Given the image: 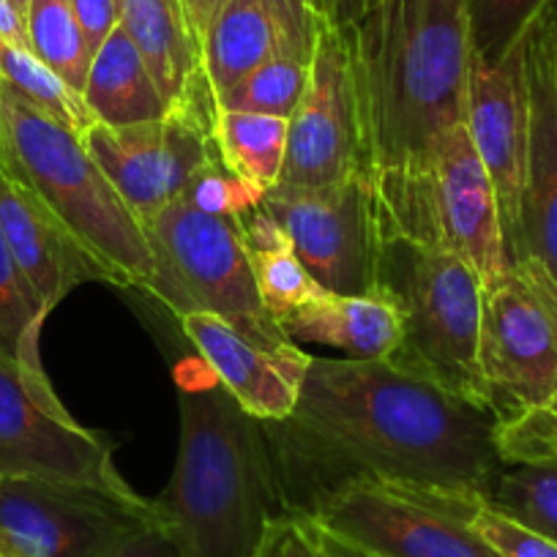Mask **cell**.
I'll list each match as a JSON object with an SVG mask.
<instances>
[{
	"label": "cell",
	"mask_w": 557,
	"mask_h": 557,
	"mask_svg": "<svg viewBox=\"0 0 557 557\" xmlns=\"http://www.w3.org/2000/svg\"><path fill=\"white\" fill-rule=\"evenodd\" d=\"M45 320L47 314L36 304L0 233V350L28 367H45L39 350Z\"/></svg>",
	"instance_id": "27"
},
{
	"label": "cell",
	"mask_w": 557,
	"mask_h": 557,
	"mask_svg": "<svg viewBox=\"0 0 557 557\" xmlns=\"http://www.w3.org/2000/svg\"><path fill=\"white\" fill-rule=\"evenodd\" d=\"M72 9L90 58H94L121 25L117 0H72Z\"/></svg>",
	"instance_id": "34"
},
{
	"label": "cell",
	"mask_w": 557,
	"mask_h": 557,
	"mask_svg": "<svg viewBox=\"0 0 557 557\" xmlns=\"http://www.w3.org/2000/svg\"><path fill=\"white\" fill-rule=\"evenodd\" d=\"M486 503L513 522L557 541V457L506 465Z\"/></svg>",
	"instance_id": "25"
},
{
	"label": "cell",
	"mask_w": 557,
	"mask_h": 557,
	"mask_svg": "<svg viewBox=\"0 0 557 557\" xmlns=\"http://www.w3.org/2000/svg\"><path fill=\"white\" fill-rule=\"evenodd\" d=\"M262 435L298 517L352 481L490 497L506 468L492 412L388 361L312 356L296 410Z\"/></svg>",
	"instance_id": "1"
},
{
	"label": "cell",
	"mask_w": 557,
	"mask_h": 557,
	"mask_svg": "<svg viewBox=\"0 0 557 557\" xmlns=\"http://www.w3.org/2000/svg\"><path fill=\"white\" fill-rule=\"evenodd\" d=\"M519 52L528 88L522 251L557 278V0L530 20Z\"/></svg>",
	"instance_id": "16"
},
{
	"label": "cell",
	"mask_w": 557,
	"mask_h": 557,
	"mask_svg": "<svg viewBox=\"0 0 557 557\" xmlns=\"http://www.w3.org/2000/svg\"><path fill=\"white\" fill-rule=\"evenodd\" d=\"M224 3H227V0H184L186 14H189L191 20V28H195V34L200 36V45H202V34H206L211 20L216 17V12L224 7Z\"/></svg>",
	"instance_id": "38"
},
{
	"label": "cell",
	"mask_w": 557,
	"mask_h": 557,
	"mask_svg": "<svg viewBox=\"0 0 557 557\" xmlns=\"http://www.w3.org/2000/svg\"><path fill=\"white\" fill-rule=\"evenodd\" d=\"M0 233L47 318L79 285L88 282L115 285V276L69 230V224L3 170H0Z\"/></svg>",
	"instance_id": "19"
},
{
	"label": "cell",
	"mask_w": 557,
	"mask_h": 557,
	"mask_svg": "<svg viewBox=\"0 0 557 557\" xmlns=\"http://www.w3.org/2000/svg\"><path fill=\"white\" fill-rule=\"evenodd\" d=\"M9 3H12V7L17 9V12L25 17V12H28V3H30V0H9Z\"/></svg>",
	"instance_id": "39"
},
{
	"label": "cell",
	"mask_w": 557,
	"mask_h": 557,
	"mask_svg": "<svg viewBox=\"0 0 557 557\" xmlns=\"http://www.w3.org/2000/svg\"><path fill=\"white\" fill-rule=\"evenodd\" d=\"M251 557H329L314 535L312 519L298 513H276L265 524L260 544Z\"/></svg>",
	"instance_id": "32"
},
{
	"label": "cell",
	"mask_w": 557,
	"mask_h": 557,
	"mask_svg": "<svg viewBox=\"0 0 557 557\" xmlns=\"http://www.w3.org/2000/svg\"><path fill=\"white\" fill-rule=\"evenodd\" d=\"M66 481L143 500L115 465V443L66 410L45 367L0 350V479Z\"/></svg>",
	"instance_id": "8"
},
{
	"label": "cell",
	"mask_w": 557,
	"mask_h": 557,
	"mask_svg": "<svg viewBox=\"0 0 557 557\" xmlns=\"http://www.w3.org/2000/svg\"><path fill=\"white\" fill-rule=\"evenodd\" d=\"M238 208L240 202L233 208L206 206L189 191L143 222L157 268L146 293L175 318L211 312L255 345L276 350L293 342L262 307Z\"/></svg>",
	"instance_id": "5"
},
{
	"label": "cell",
	"mask_w": 557,
	"mask_h": 557,
	"mask_svg": "<svg viewBox=\"0 0 557 557\" xmlns=\"http://www.w3.org/2000/svg\"><path fill=\"white\" fill-rule=\"evenodd\" d=\"M96 557H181V552L178 546H175V541L170 539L162 519L153 513L151 519L139 522L137 528H132L128 533H123L121 539L112 541V544L107 546V549H101Z\"/></svg>",
	"instance_id": "33"
},
{
	"label": "cell",
	"mask_w": 557,
	"mask_h": 557,
	"mask_svg": "<svg viewBox=\"0 0 557 557\" xmlns=\"http://www.w3.org/2000/svg\"><path fill=\"white\" fill-rule=\"evenodd\" d=\"M178 329L213 377L257 421H282L296 410L312 356L298 345H255L211 312L181 314Z\"/></svg>",
	"instance_id": "17"
},
{
	"label": "cell",
	"mask_w": 557,
	"mask_h": 557,
	"mask_svg": "<svg viewBox=\"0 0 557 557\" xmlns=\"http://www.w3.org/2000/svg\"><path fill=\"white\" fill-rule=\"evenodd\" d=\"M486 497L352 481L309 519L383 557H500L470 524Z\"/></svg>",
	"instance_id": "11"
},
{
	"label": "cell",
	"mask_w": 557,
	"mask_h": 557,
	"mask_svg": "<svg viewBox=\"0 0 557 557\" xmlns=\"http://www.w3.org/2000/svg\"><path fill=\"white\" fill-rule=\"evenodd\" d=\"M260 202L320 287L339 296L383 293L388 238L367 175L318 189L276 184Z\"/></svg>",
	"instance_id": "9"
},
{
	"label": "cell",
	"mask_w": 557,
	"mask_h": 557,
	"mask_svg": "<svg viewBox=\"0 0 557 557\" xmlns=\"http://www.w3.org/2000/svg\"><path fill=\"white\" fill-rule=\"evenodd\" d=\"M83 104L90 123H104V126L148 123L170 110L157 79L151 77L146 61L121 25L90 61Z\"/></svg>",
	"instance_id": "22"
},
{
	"label": "cell",
	"mask_w": 557,
	"mask_h": 557,
	"mask_svg": "<svg viewBox=\"0 0 557 557\" xmlns=\"http://www.w3.org/2000/svg\"><path fill=\"white\" fill-rule=\"evenodd\" d=\"M312 58H278L265 63L235 88L213 96L216 110L257 112V115L290 117L309 83Z\"/></svg>",
	"instance_id": "26"
},
{
	"label": "cell",
	"mask_w": 557,
	"mask_h": 557,
	"mask_svg": "<svg viewBox=\"0 0 557 557\" xmlns=\"http://www.w3.org/2000/svg\"><path fill=\"white\" fill-rule=\"evenodd\" d=\"M544 3L546 0H468L473 55L486 63L506 58Z\"/></svg>",
	"instance_id": "29"
},
{
	"label": "cell",
	"mask_w": 557,
	"mask_h": 557,
	"mask_svg": "<svg viewBox=\"0 0 557 557\" xmlns=\"http://www.w3.org/2000/svg\"><path fill=\"white\" fill-rule=\"evenodd\" d=\"M293 345H325L358 361H388L401 339V314L388 293L339 296L320 290L278 323Z\"/></svg>",
	"instance_id": "20"
},
{
	"label": "cell",
	"mask_w": 557,
	"mask_h": 557,
	"mask_svg": "<svg viewBox=\"0 0 557 557\" xmlns=\"http://www.w3.org/2000/svg\"><path fill=\"white\" fill-rule=\"evenodd\" d=\"M121 28L137 47L170 107L213 96L202 69L200 36L184 0H117Z\"/></svg>",
	"instance_id": "21"
},
{
	"label": "cell",
	"mask_w": 557,
	"mask_h": 557,
	"mask_svg": "<svg viewBox=\"0 0 557 557\" xmlns=\"http://www.w3.org/2000/svg\"><path fill=\"white\" fill-rule=\"evenodd\" d=\"M312 7L325 25L347 30L361 23L377 7V0H312Z\"/></svg>",
	"instance_id": "35"
},
{
	"label": "cell",
	"mask_w": 557,
	"mask_h": 557,
	"mask_svg": "<svg viewBox=\"0 0 557 557\" xmlns=\"http://www.w3.org/2000/svg\"><path fill=\"white\" fill-rule=\"evenodd\" d=\"M213 96L175 104L134 126L90 123L83 143L128 211L148 222L222 164L213 143Z\"/></svg>",
	"instance_id": "10"
},
{
	"label": "cell",
	"mask_w": 557,
	"mask_h": 557,
	"mask_svg": "<svg viewBox=\"0 0 557 557\" xmlns=\"http://www.w3.org/2000/svg\"><path fill=\"white\" fill-rule=\"evenodd\" d=\"M312 0H227L202 34V69L219 96L278 58H312L320 30Z\"/></svg>",
	"instance_id": "18"
},
{
	"label": "cell",
	"mask_w": 557,
	"mask_h": 557,
	"mask_svg": "<svg viewBox=\"0 0 557 557\" xmlns=\"http://www.w3.org/2000/svg\"><path fill=\"white\" fill-rule=\"evenodd\" d=\"M0 39L17 47L28 45V30H25V17L9 0H0Z\"/></svg>",
	"instance_id": "37"
},
{
	"label": "cell",
	"mask_w": 557,
	"mask_h": 557,
	"mask_svg": "<svg viewBox=\"0 0 557 557\" xmlns=\"http://www.w3.org/2000/svg\"><path fill=\"white\" fill-rule=\"evenodd\" d=\"M312 528H314V535H318L320 546L325 549V555L329 557H383L377 555V552H372L369 546H361L356 544V541L345 539V535L334 533V530L323 528V524H318L312 519Z\"/></svg>",
	"instance_id": "36"
},
{
	"label": "cell",
	"mask_w": 557,
	"mask_h": 557,
	"mask_svg": "<svg viewBox=\"0 0 557 557\" xmlns=\"http://www.w3.org/2000/svg\"><path fill=\"white\" fill-rule=\"evenodd\" d=\"M363 175L361 121L345 30L320 23L309 83L290 115L278 184L318 189Z\"/></svg>",
	"instance_id": "14"
},
{
	"label": "cell",
	"mask_w": 557,
	"mask_h": 557,
	"mask_svg": "<svg viewBox=\"0 0 557 557\" xmlns=\"http://www.w3.org/2000/svg\"><path fill=\"white\" fill-rule=\"evenodd\" d=\"M391 240H416L468 262L481 285H497L511 268L492 181L465 123L443 134L424 181Z\"/></svg>",
	"instance_id": "12"
},
{
	"label": "cell",
	"mask_w": 557,
	"mask_h": 557,
	"mask_svg": "<svg viewBox=\"0 0 557 557\" xmlns=\"http://www.w3.org/2000/svg\"><path fill=\"white\" fill-rule=\"evenodd\" d=\"M25 30H28L30 52L83 99L94 58L74 17L72 0H30L25 12Z\"/></svg>",
	"instance_id": "24"
},
{
	"label": "cell",
	"mask_w": 557,
	"mask_h": 557,
	"mask_svg": "<svg viewBox=\"0 0 557 557\" xmlns=\"http://www.w3.org/2000/svg\"><path fill=\"white\" fill-rule=\"evenodd\" d=\"M479 374L497 426L539 410L557 391V278L533 257L484 290Z\"/></svg>",
	"instance_id": "7"
},
{
	"label": "cell",
	"mask_w": 557,
	"mask_h": 557,
	"mask_svg": "<svg viewBox=\"0 0 557 557\" xmlns=\"http://www.w3.org/2000/svg\"><path fill=\"white\" fill-rule=\"evenodd\" d=\"M290 117L257 115V112H213V143L224 170L262 197L282 178L287 159Z\"/></svg>",
	"instance_id": "23"
},
{
	"label": "cell",
	"mask_w": 557,
	"mask_h": 557,
	"mask_svg": "<svg viewBox=\"0 0 557 557\" xmlns=\"http://www.w3.org/2000/svg\"><path fill=\"white\" fill-rule=\"evenodd\" d=\"M153 503L66 481L0 479V557H96L153 517Z\"/></svg>",
	"instance_id": "13"
},
{
	"label": "cell",
	"mask_w": 557,
	"mask_h": 557,
	"mask_svg": "<svg viewBox=\"0 0 557 557\" xmlns=\"http://www.w3.org/2000/svg\"><path fill=\"white\" fill-rule=\"evenodd\" d=\"M175 383L178 459L153 511L181 557H251L271 517L285 511L262 421L202 361L181 363Z\"/></svg>",
	"instance_id": "3"
},
{
	"label": "cell",
	"mask_w": 557,
	"mask_h": 557,
	"mask_svg": "<svg viewBox=\"0 0 557 557\" xmlns=\"http://www.w3.org/2000/svg\"><path fill=\"white\" fill-rule=\"evenodd\" d=\"M0 170L34 191L104 262L115 287L153 285L151 246L139 219L88 153L83 134L0 77Z\"/></svg>",
	"instance_id": "4"
},
{
	"label": "cell",
	"mask_w": 557,
	"mask_h": 557,
	"mask_svg": "<svg viewBox=\"0 0 557 557\" xmlns=\"http://www.w3.org/2000/svg\"><path fill=\"white\" fill-rule=\"evenodd\" d=\"M465 128L492 181L508 260L522 251L524 164H528V88L519 41L497 63L473 55L465 94Z\"/></svg>",
	"instance_id": "15"
},
{
	"label": "cell",
	"mask_w": 557,
	"mask_h": 557,
	"mask_svg": "<svg viewBox=\"0 0 557 557\" xmlns=\"http://www.w3.org/2000/svg\"><path fill=\"white\" fill-rule=\"evenodd\" d=\"M383 293L401 314V339L388 363L486 410L479 374L484 285L473 268L416 240H388Z\"/></svg>",
	"instance_id": "6"
},
{
	"label": "cell",
	"mask_w": 557,
	"mask_h": 557,
	"mask_svg": "<svg viewBox=\"0 0 557 557\" xmlns=\"http://www.w3.org/2000/svg\"><path fill=\"white\" fill-rule=\"evenodd\" d=\"M345 39L363 175L391 240L443 134L465 123L473 61L468 0H377Z\"/></svg>",
	"instance_id": "2"
},
{
	"label": "cell",
	"mask_w": 557,
	"mask_h": 557,
	"mask_svg": "<svg viewBox=\"0 0 557 557\" xmlns=\"http://www.w3.org/2000/svg\"><path fill=\"white\" fill-rule=\"evenodd\" d=\"M497 451L503 465L541 462L557 457V391L544 407L519 421L497 426Z\"/></svg>",
	"instance_id": "30"
},
{
	"label": "cell",
	"mask_w": 557,
	"mask_h": 557,
	"mask_svg": "<svg viewBox=\"0 0 557 557\" xmlns=\"http://www.w3.org/2000/svg\"><path fill=\"white\" fill-rule=\"evenodd\" d=\"M0 77L7 79L14 90H20L25 99L34 101L36 107L50 112L63 126L79 134L90 126L83 99L55 72H50L30 52V47L9 45V41L0 39Z\"/></svg>",
	"instance_id": "28"
},
{
	"label": "cell",
	"mask_w": 557,
	"mask_h": 557,
	"mask_svg": "<svg viewBox=\"0 0 557 557\" xmlns=\"http://www.w3.org/2000/svg\"><path fill=\"white\" fill-rule=\"evenodd\" d=\"M470 524L500 557H557V541L513 522L486 500L475 506Z\"/></svg>",
	"instance_id": "31"
}]
</instances>
